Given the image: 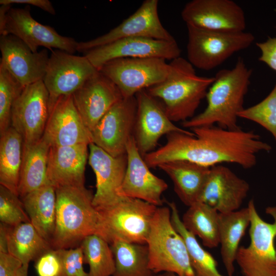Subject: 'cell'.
<instances>
[{
	"label": "cell",
	"instance_id": "9c48e42d",
	"mask_svg": "<svg viewBox=\"0 0 276 276\" xmlns=\"http://www.w3.org/2000/svg\"><path fill=\"white\" fill-rule=\"evenodd\" d=\"M169 71V64L160 58H122L105 63L99 72L112 81L123 98L162 82Z\"/></svg>",
	"mask_w": 276,
	"mask_h": 276
},
{
	"label": "cell",
	"instance_id": "4dcf8cb0",
	"mask_svg": "<svg viewBox=\"0 0 276 276\" xmlns=\"http://www.w3.org/2000/svg\"><path fill=\"white\" fill-rule=\"evenodd\" d=\"M110 245L115 260L112 276H155L149 267L147 244L117 240Z\"/></svg>",
	"mask_w": 276,
	"mask_h": 276
},
{
	"label": "cell",
	"instance_id": "f1b7e54d",
	"mask_svg": "<svg viewBox=\"0 0 276 276\" xmlns=\"http://www.w3.org/2000/svg\"><path fill=\"white\" fill-rule=\"evenodd\" d=\"M0 135V185L18 196L23 140L11 126Z\"/></svg>",
	"mask_w": 276,
	"mask_h": 276
},
{
	"label": "cell",
	"instance_id": "6da1fadb",
	"mask_svg": "<svg viewBox=\"0 0 276 276\" xmlns=\"http://www.w3.org/2000/svg\"><path fill=\"white\" fill-rule=\"evenodd\" d=\"M191 130L195 136L180 132L167 135L165 145L144 156L148 167L186 160L209 168L226 163L249 169L256 165L257 154L271 150L252 130H229L214 125Z\"/></svg>",
	"mask_w": 276,
	"mask_h": 276
},
{
	"label": "cell",
	"instance_id": "ab89813d",
	"mask_svg": "<svg viewBox=\"0 0 276 276\" xmlns=\"http://www.w3.org/2000/svg\"><path fill=\"white\" fill-rule=\"evenodd\" d=\"M260 51L259 60L276 72V37H269L263 42L256 43Z\"/></svg>",
	"mask_w": 276,
	"mask_h": 276
},
{
	"label": "cell",
	"instance_id": "ba28073f",
	"mask_svg": "<svg viewBox=\"0 0 276 276\" xmlns=\"http://www.w3.org/2000/svg\"><path fill=\"white\" fill-rule=\"evenodd\" d=\"M188 60L194 67L209 71L221 65L234 54L248 48L254 35L248 32H220L186 25Z\"/></svg>",
	"mask_w": 276,
	"mask_h": 276
},
{
	"label": "cell",
	"instance_id": "60d3db41",
	"mask_svg": "<svg viewBox=\"0 0 276 276\" xmlns=\"http://www.w3.org/2000/svg\"><path fill=\"white\" fill-rule=\"evenodd\" d=\"M22 264L9 253L0 252V276H15Z\"/></svg>",
	"mask_w": 276,
	"mask_h": 276
},
{
	"label": "cell",
	"instance_id": "d6986e66",
	"mask_svg": "<svg viewBox=\"0 0 276 276\" xmlns=\"http://www.w3.org/2000/svg\"><path fill=\"white\" fill-rule=\"evenodd\" d=\"M126 154L127 167L121 187L122 195L162 206V196L168 186L151 172L137 148L133 135L127 143Z\"/></svg>",
	"mask_w": 276,
	"mask_h": 276
},
{
	"label": "cell",
	"instance_id": "1f68e13d",
	"mask_svg": "<svg viewBox=\"0 0 276 276\" xmlns=\"http://www.w3.org/2000/svg\"><path fill=\"white\" fill-rule=\"evenodd\" d=\"M219 213L201 202L189 206L182 217L185 228L195 236H198L203 245L215 248L219 244Z\"/></svg>",
	"mask_w": 276,
	"mask_h": 276
},
{
	"label": "cell",
	"instance_id": "30bf717a",
	"mask_svg": "<svg viewBox=\"0 0 276 276\" xmlns=\"http://www.w3.org/2000/svg\"><path fill=\"white\" fill-rule=\"evenodd\" d=\"M0 35H12L23 41L34 53L39 47L52 51V48L73 54L77 51V42L74 38L58 34L52 27L34 19L30 8H11L0 17Z\"/></svg>",
	"mask_w": 276,
	"mask_h": 276
},
{
	"label": "cell",
	"instance_id": "d590c367",
	"mask_svg": "<svg viewBox=\"0 0 276 276\" xmlns=\"http://www.w3.org/2000/svg\"><path fill=\"white\" fill-rule=\"evenodd\" d=\"M238 117L254 122L268 130L276 141V83L268 95L259 103L244 108Z\"/></svg>",
	"mask_w": 276,
	"mask_h": 276
},
{
	"label": "cell",
	"instance_id": "603a6c76",
	"mask_svg": "<svg viewBox=\"0 0 276 276\" xmlns=\"http://www.w3.org/2000/svg\"><path fill=\"white\" fill-rule=\"evenodd\" d=\"M249 183L228 168L216 165L210 172L198 202L220 213L238 210L249 191Z\"/></svg>",
	"mask_w": 276,
	"mask_h": 276
},
{
	"label": "cell",
	"instance_id": "277c9868",
	"mask_svg": "<svg viewBox=\"0 0 276 276\" xmlns=\"http://www.w3.org/2000/svg\"><path fill=\"white\" fill-rule=\"evenodd\" d=\"M55 190L56 225L51 245L54 249L76 247L85 237L97 233L99 213L93 203L94 194L85 186Z\"/></svg>",
	"mask_w": 276,
	"mask_h": 276
},
{
	"label": "cell",
	"instance_id": "52a82bcc",
	"mask_svg": "<svg viewBox=\"0 0 276 276\" xmlns=\"http://www.w3.org/2000/svg\"><path fill=\"white\" fill-rule=\"evenodd\" d=\"M247 207L250 242L247 247H239L236 261L244 276H276V206L266 209L273 219L272 223L260 217L254 199L249 201Z\"/></svg>",
	"mask_w": 276,
	"mask_h": 276
},
{
	"label": "cell",
	"instance_id": "8992f818",
	"mask_svg": "<svg viewBox=\"0 0 276 276\" xmlns=\"http://www.w3.org/2000/svg\"><path fill=\"white\" fill-rule=\"evenodd\" d=\"M157 208L143 200L125 197L113 205L97 210L99 222L96 234L109 244L117 240L146 244Z\"/></svg>",
	"mask_w": 276,
	"mask_h": 276
},
{
	"label": "cell",
	"instance_id": "d6a6232c",
	"mask_svg": "<svg viewBox=\"0 0 276 276\" xmlns=\"http://www.w3.org/2000/svg\"><path fill=\"white\" fill-rule=\"evenodd\" d=\"M171 210V222L176 231L185 241L191 266L196 276H224L218 270L216 261L198 242L196 236L184 226L176 204L168 202Z\"/></svg>",
	"mask_w": 276,
	"mask_h": 276
},
{
	"label": "cell",
	"instance_id": "7a4b0ae2",
	"mask_svg": "<svg viewBox=\"0 0 276 276\" xmlns=\"http://www.w3.org/2000/svg\"><path fill=\"white\" fill-rule=\"evenodd\" d=\"M252 70L239 58L233 68L219 71L205 98L207 105L201 113L181 122L186 128L210 126L217 124L221 128L236 130L238 114L244 108V99L250 83Z\"/></svg>",
	"mask_w": 276,
	"mask_h": 276
},
{
	"label": "cell",
	"instance_id": "7402d4cb",
	"mask_svg": "<svg viewBox=\"0 0 276 276\" xmlns=\"http://www.w3.org/2000/svg\"><path fill=\"white\" fill-rule=\"evenodd\" d=\"M0 64L24 87L42 80L49 56L46 49L33 52L20 39L12 35L0 37Z\"/></svg>",
	"mask_w": 276,
	"mask_h": 276
},
{
	"label": "cell",
	"instance_id": "b9f144b4",
	"mask_svg": "<svg viewBox=\"0 0 276 276\" xmlns=\"http://www.w3.org/2000/svg\"><path fill=\"white\" fill-rule=\"evenodd\" d=\"M13 4H27L33 5L41 9L44 11L55 15L56 11L52 3L49 0H1V5H12Z\"/></svg>",
	"mask_w": 276,
	"mask_h": 276
},
{
	"label": "cell",
	"instance_id": "44dd1931",
	"mask_svg": "<svg viewBox=\"0 0 276 276\" xmlns=\"http://www.w3.org/2000/svg\"><path fill=\"white\" fill-rule=\"evenodd\" d=\"M72 95L75 105L90 132L104 114L123 98L115 84L99 71Z\"/></svg>",
	"mask_w": 276,
	"mask_h": 276
},
{
	"label": "cell",
	"instance_id": "e0dca14e",
	"mask_svg": "<svg viewBox=\"0 0 276 276\" xmlns=\"http://www.w3.org/2000/svg\"><path fill=\"white\" fill-rule=\"evenodd\" d=\"M186 25L220 32L245 31L243 9L232 0H192L181 13Z\"/></svg>",
	"mask_w": 276,
	"mask_h": 276
},
{
	"label": "cell",
	"instance_id": "836d02e7",
	"mask_svg": "<svg viewBox=\"0 0 276 276\" xmlns=\"http://www.w3.org/2000/svg\"><path fill=\"white\" fill-rule=\"evenodd\" d=\"M80 246L84 263L88 264L87 276H112L115 260L110 245L101 236L93 234L85 237Z\"/></svg>",
	"mask_w": 276,
	"mask_h": 276
},
{
	"label": "cell",
	"instance_id": "484cf974",
	"mask_svg": "<svg viewBox=\"0 0 276 276\" xmlns=\"http://www.w3.org/2000/svg\"><path fill=\"white\" fill-rule=\"evenodd\" d=\"M30 222L50 244L56 225L55 188L48 182L21 198Z\"/></svg>",
	"mask_w": 276,
	"mask_h": 276
},
{
	"label": "cell",
	"instance_id": "7c38bea8",
	"mask_svg": "<svg viewBox=\"0 0 276 276\" xmlns=\"http://www.w3.org/2000/svg\"><path fill=\"white\" fill-rule=\"evenodd\" d=\"M98 72L84 55L53 50L42 80L49 94L50 110L59 97L73 95Z\"/></svg>",
	"mask_w": 276,
	"mask_h": 276
},
{
	"label": "cell",
	"instance_id": "8d00e7d4",
	"mask_svg": "<svg viewBox=\"0 0 276 276\" xmlns=\"http://www.w3.org/2000/svg\"><path fill=\"white\" fill-rule=\"evenodd\" d=\"M19 197L0 185L1 223L13 226L24 222H30L22 201Z\"/></svg>",
	"mask_w": 276,
	"mask_h": 276
},
{
	"label": "cell",
	"instance_id": "cb8c5ba5",
	"mask_svg": "<svg viewBox=\"0 0 276 276\" xmlns=\"http://www.w3.org/2000/svg\"><path fill=\"white\" fill-rule=\"evenodd\" d=\"M86 144L50 147L47 178L55 188L84 186V172L88 158Z\"/></svg>",
	"mask_w": 276,
	"mask_h": 276
},
{
	"label": "cell",
	"instance_id": "ffe728a7",
	"mask_svg": "<svg viewBox=\"0 0 276 276\" xmlns=\"http://www.w3.org/2000/svg\"><path fill=\"white\" fill-rule=\"evenodd\" d=\"M42 138L50 147L92 143L91 132L84 124L72 95L61 96L55 102Z\"/></svg>",
	"mask_w": 276,
	"mask_h": 276
},
{
	"label": "cell",
	"instance_id": "f35d334b",
	"mask_svg": "<svg viewBox=\"0 0 276 276\" xmlns=\"http://www.w3.org/2000/svg\"><path fill=\"white\" fill-rule=\"evenodd\" d=\"M34 267L38 276H59L61 264L58 249L52 248L39 256Z\"/></svg>",
	"mask_w": 276,
	"mask_h": 276
},
{
	"label": "cell",
	"instance_id": "ac0fdd59",
	"mask_svg": "<svg viewBox=\"0 0 276 276\" xmlns=\"http://www.w3.org/2000/svg\"><path fill=\"white\" fill-rule=\"evenodd\" d=\"M88 163L96 178V190L93 203L97 210L120 201L125 197L121 187L127 167L125 154L114 157L93 143L89 145Z\"/></svg>",
	"mask_w": 276,
	"mask_h": 276
},
{
	"label": "cell",
	"instance_id": "3957f363",
	"mask_svg": "<svg viewBox=\"0 0 276 276\" xmlns=\"http://www.w3.org/2000/svg\"><path fill=\"white\" fill-rule=\"evenodd\" d=\"M164 80L146 90L163 103L164 109L173 122H185L194 116L214 78L199 76L187 59L179 57L171 61Z\"/></svg>",
	"mask_w": 276,
	"mask_h": 276
},
{
	"label": "cell",
	"instance_id": "5b68a950",
	"mask_svg": "<svg viewBox=\"0 0 276 276\" xmlns=\"http://www.w3.org/2000/svg\"><path fill=\"white\" fill-rule=\"evenodd\" d=\"M170 208L157 207L147 241L149 267L155 274L172 272L178 276H196L185 241L174 228Z\"/></svg>",
	"mask_w": 276,
	"mask_h": 276
},
{
	"label": "cell",
	"instance_id": "2e32d148",
	"mask_svg": "<svg viewBox=\"0 0 276 276\" xmlns=\"http://www.w3.org/2000/svg\"><path fill=\"white\" fill-rule=\"evenodd\" d=\"M135 96L137 111L133 135L143 157L155 150L164 135L180 132L195 136L193 132L176 126L167 116L163 105L146 89Z\"/></svg>",
	"mask_w": 276,
	"mask_h": 276
},
{
	"label": "cell",
	"instance_id": "e575fe53",
	"mask_svg": "<svg viewBox=\"0 0 276 276\" xmlns=\"http://www.w3.org/2000/svg\"><path fill=\"white\" fill-rule=\"evenodd\" d=\"M24 87L0 64V134L11 126L13 105Z\"/></svg>",
	"mask_w": 276,
	"mask_h": 276
},
{
	"label": "cell",
	"instance_id": "8fae6325",
	"mask_svg": "<svg viewBox=\"0 0 276 276\" xmlns=\"http://www.w3.org/2000/svg\"><path fill=\"white\" fill-rule=\"evenodd\" d=\"M49 114V94L43 81L25 86L13 105L11 117V126L21 136L24 147L42 137Z\"/></svg>",
	"mask_w": 276,
	"mask_h": 276
},
{
	"label": "cell",
	"instance_id": "4316f807",
	"mask_svg": "<svg viewBox=\"0 0 276 276\" xmlns=\"http://www.w3.org/2000/svg\"><path fill=\"white\" fill-rule=\"evenodd\" d=\"M249 224L250 216L248 207L226 213H219L220 254L228 276L234 274V263L239 243Z\"/></svg>",
	"mask_w": 276,
	"mask_h": 276
},
{
	"label": "cell",
	"instance_id": "83f0119b",
	"mask_svg": "<svg viewBox=\"0 0 276 276\" xmlns=\"http://www.w3.org/2000/svg\"><path fill=\"white\" fill-rule=\"evenodd\" d=\"M50 148L42 137L31 146L24 147L18 187L20 198L49 182L47 167Z\"/></svg>",
	"mask_w": 276,
	"mask_h": 276
},
{
	"label": "cell",
	"instance_id": "74e56055",
	"mask_svg": "<svg viewBox=\"0 0 276 276\" xmlns=\"http://www.w3.org/2000/svg\"><path fill=\"white\" fill-rule=\"evenodd\" d=\"M57 249L61 264L59 276H87L83 268L84 255L80 246Z\"/></svg>",
	"mask_w": 276,
	"mask_h": 276
},
{
	"label": "cell",
	"instance_id": "4fadbf2b",
	"mask_svg": "<svg viewBox=\"0 0 276 276\" xmlns=\"http://www.w3.org/2000/svg\"><path fill=\"white\" fill-rule=\"evenodd\" d=\"M83 54L99 71L105 63L118 58H160L171 61L180 56L181 50L175 39L133 37L116 40Z\"/></svg>",
	"mask_w": 276,
	"mask_h": 276
},
{
	"label": "cell",
	"instance_id": "f546056e",
	"mask_svg": "<svg viewBox=\"0 0 276 276\" xmlns=\"http://www.w3.org/2000/svg\"><path fill=\"white\" fill-rule=\"evenodd\" d=\"M8 253L22 265H29L39 256L52 248L31 222L7 227Z\"/></svg>",
	"mask_w": 276,
	"mask_h": 276
},
{
	"label": "cell",
	"instance_id": "7bdbcfd3",
	"mask_svg": "<svg viewBox=\"0 0 276 276\" xmlns=\"http://www.w3.org/2000/svg\"><path fill=\"white\" fill-rule=\"evenodd\" d=\"M7 227V225L1 223L0 252L8 253Z\"/></svg>",
	"mask_w": 276,
	"mask_h": 276
},
{
	"label": "cell",
	"instance_id": "d4e9b609",
	"mask_svg": "<svg viewBox=\"0 0 276 276\" xmlns=\"http://www.w3.org/2000/svg\"><path fill=\"white\" fill-rule=\"evenodd\" d=\"M157 167L170 178L175 192L185 205L190 206L198 201L210 168L186 160L170 162Z\"/></svg>",
	"mask_w": 276,
	"mask_h": 276
},
{
	"label": "cell",
	"instance_id": "ee69618b",
	"mask_svg": "<svg viewBox=\"0 0 276 276\" xmlns=\"http://www.w3.org/2000/svg\"><path fill=\"white\" fill-rule=\"evenodd\" d=\"M28 265H22L17 271L15 276H28Z\"/></svg>",
	"mask_w": 276,
	"mask_h": 276
},
{
	"label": "cell",
	"instance_id": "5bb4252c",
	"mask_svg": "<svg viewBox=\"0 0 276 276\" xmlns=\"http://www.w3.org/2000/svg\"><path fill=\"white\" fill-rule=\"evenodd\" d=\"M158 5L157 0L144 1L134 13L108 33L87 41L78 42L77 51L84 53L116 40L133 37L175 39L162 24Z\"/></svg>",
	"mask_w": 276,
	"mask_h": 276
},
{
	"label": "cell",
	"instance_id": "9a60e30c",
	"mask_svg": "<svg viewBox=\"0 0 276 276\" xmlns=\"http://www.w3.org/2000/svg\"><path fill=\"white\" fill-rule=\"evenodd\" d=\"M136 111L135 96L123 98L91 131L92 143L114 157L126 154L127 143L133 134Z\"/></svg>",
	"mask_w": 276,
	"mask_h": 276
},
{
	"label": "cell",
	"instance_id": "f6af8a7d",
	"mask_svg": "<svg viewBox=\"0 0 276 276\" xmlns=\"http://www.w3.org/2000/svg\"><path fill=\"white\" fill-rule=\"evenodd\" d=\"M155 276H178V275L172 272H163V273L155 274Z\"/></svg>",
	"mask_w": 276,
	"mask_h": 276
}]
</instances>
